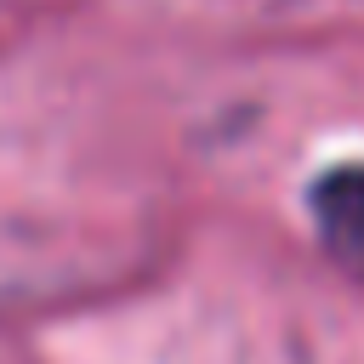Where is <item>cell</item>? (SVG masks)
<instances>
[{"label":"cell","mask_w":364,"mask_h":364,"mask_svg":"<svg viewBox=\"0 0 364 364\" xmlns=\"http://www.w3.org/2000/svg\"><path fill=\"white\" fill-rule=\"evenodd\" d=\"M313 216H318V239L324 250L364 279V165H341L313 188Z\"/></svg>","instance_id":"cell-1"}]
</instances>
